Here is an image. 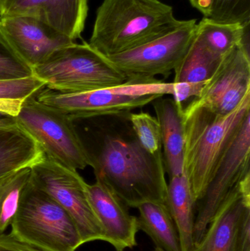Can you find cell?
<instances>
[{"label":"cell","instance_id":"ffe728a7","mask_svg":"<svg viewBox=\"0 0 250 251\" xmlns=\"http://www.w3.org/2000/svg\"><path fill=\"white\" fill-rule=\"evenodd\" d=\"M250 21L245 23L220 22L204 17L197 32L207 47L221 57L240 45L250 48Z\"/></svg>","mask_w":250,"mask_h":251},{"label":"cell","instance_id":"83f0119b","mask_svg":"<svg viewBox=\"0 0 250 251\" xmlns=\"http://www.w3.org/2000/svg\"><path fill=\"white\" fill-rule=\"evenodd\" d=\"M234 251H250V208L245 211L241 220Z\"/></svg>","mask_w":250,"mask_h":251},{"label":"cell","instance_id":"44dd1931","mask_svg":"<svg viewBox=\"0 0 250 251\" xmlns=\"http://www.w3.org/2000/svg\"><path fill=\"white\" fill-rule=\"evenodd\" d=\"M224 57L212 52L197 32L187 52L173 71L175 76L172 82L203 83L207 82L213 76Z\"/></svg>","mask_w":250,"mask_h":251},{"label":"cell","instance_id":"7c38bea8","mask_svg":"<svg viewBox=\"0 0 250 251\" xmlns=\"http://www.w3.org/2000/svg\"><path fill=\"white\" fill-rule=\"evenodd\" d=\"M0 26L16 57L31 72L54 51L74 42L30 16L0 17Z\"/></svg>","mask_w":250,"mask_h":251},{"label":"cell","instance_id":"cb8c5ba5","mask_svg":"<svg viewBox=\"0 0 250 251\" xmlns=\"http://www.w3.org/2000/svg\"><path fill=\"white\" fill-rule=\"evenodd\" d=\"M129 120L142 147L151 155L163 156L161 131L157 118L145 112H131Z\"/></svg>","mask_w":250,"mask_h":251},{"label":"cell","instance_id":"2e32d148","mask_svg":"<svg viewBox=\"0 0 250 251\" xmlns=\"http://www.w3.org/2000/svg\"><path fill=\"white\" fill-rule=\"evenodd\" d=\"M151 104L159 124L164 168L170 178L183 174V106L173 99L160 97Z\"/></svg>","mask_w":250,"mask_h":251},{"label":"cell","instance_id":"7a4b0ae2","mask_svg":"<svg viewBox=\"0 0 250 251\" xmlns=\"http://www.w3.org/2000/svg\"><path fill=\"white\" fill-rule=\"evenodd\" d=\"M250 94L230 113L220 115L189 102L183 106V174L196 203L202 199L222 159L246 118Z\"/></svg>","mask_w":250,"mask_h":251},{"label":"cell","instance_id":"8992f818","mask_svg":"<svg viewBox=\"0 0 250 251\" xmlns=\"http://www.w3.org/2000/svg\"><path fill=\"white\" fill-rule=\"evenodd\" d=\"M10 226L14 237L41 251H76L84 244L70 215L31 179Z\"/></svg>","mask_w":250,"mask_h":251},{"label":"cell","instance_id":"d6986e66","mask_svg":"<svg viewBox=\"0 0 250 251\" xmlns=\"http://www.w3.org/2000/svg\"><path fill=\"white\" fill-rule=\"evenodd\" d=\"M138 228L146 233L157 247L164 251H182L179 234L165 203L146 201L136 206Z\"/></svg>","mask_w":250,"mask_h":251},{"label":"cell","instance_id":"5bb4252c","mask_svg":"<svg viewBox=\"0 0 250 251\" xmlns=\"http://www.w3.org/2000/svg\"><path fill=\"white\" fill-rule=\"evenodd\" d=\"M86 192L104 232V241L117 251L136 246V234L139 231L137 218L129 213L123 201L98 180L92 184L87 183Z\"/></svg>","mask_w":250,"mask_h":251},{"label":"cell","instance_id":"52a82bcc","mask_svg":"<svg viewBox=\"0 0 250 251\" xmlns=\"http://www.w3.org/2000/svg\"><path fill=\"white\" fill-rule=\"evenodd\" d=\"M14 119L37 142L47 157L74 171L89 166L69 116L40 102L34 96L23 102Z\"/></svg>","mask_w":250,"mask_h":251},{"label":"cell","instance_id":"8fae6325","mask_svg":"<svg viewBox=\"0 0 250 251\" xmlns=\"http://www.w3.org/2000/svg\"><path fill=\"white\" fill-rule=\"evenodd\" d=\"M249 94L250 48L240 45L223 59L205 82L201 95L190 102L217 114L226 115L234 110Z\"/></svg>","mask_w":250,"mask_h":251},{"label":"cell","instance_id":"7402d4cb","mask_svg":"<svg viewBox=\"0 0 250 251\" xmlns=\"http://www.w3.org/2000/svg\"><path fill=\"white\" fill-rule=\"evenodd\" d=\"M45 88V82L33 75L0 79V113L15 119L23 102Z\"/></svg>","mask_w":250,"mask_h":251},{"label":"cell","instance_id":"4316f807","mask_svg":"<svg viewBox=\"0 0 250 251\" xmlns=\"http://www.w3.org/2000/svg\"><path fill=\"white\" fill-rule=\"evenodd\" d=\"M203 83H173V100L179 106H184V103L189 99L196 98L201 95L205 85Z\"/></svg>","mask_w":250,"mask_h":251},{"label":"cell","instance_id":"4fadbf2b","mask_svg":"<svg viewBox=\"0 0 250 251\" xmlns=\"http://www.w3.org/2000/svg\"><path fill=\"white\" fill-rule=\"evenodd\" d=\"M88 13V0H2L0 17L35 18L72 41L82 37Z\"/></svg>","mask_w":250,"mask_h":251},{"label":"cell","instance_id":"ba28073f","mask_svg":"<svg viewBox=\"0 0 250 251\" xmlns=\"http://www.w3.org/2000/svg\"><path fill=\"white\" fill-rule=\"evenodd\" d=\"M31 181L70 215L84 244L104 241V232L87 195V182L77 171L45 156L31 166Z\"/></svg>","mask_w":250,"mask_h":251},{"label":"cell","instance_id":"6da1fadb","mask_svg":"<svg viewBox=\"0 0 250 251\" xmlns=\"http://www.w3.org/2000/svg\"><path fill=\"white\" fill-rule=\"evenodd\" d=\"M131 112L70 117L93 170L126 206L165 203L167 182L163 156L148 153L129 120Z\"/></svg>","mask_w":250,"mask_h":251},{"label":"cell","instance_id":"e0dca14e","mask_svg":"<svg viewBox=\"0 0 250 251\" xmlns=\"http://www.w3.org/2000/svg\"><path fill=\"white\" fill-rule=\"evenodd\" d=\"M44 156L39 145L17 124L0 126V182Z\"/></svg>","mask_w":250,"mask_h":251},{"label":"cell","instance_id":"9a60e30c","mask_svg":"<svg viewBox=\"0 0 250 251\" xmlns=\"http://www.w3.org/2000/svg\"><path fill=\"white\" fill-rule=\"evenodd\" d=\"M250 208V174L227 195L192 251H234L242 216Z\"/></svg>","mask_w":250,"mask_h":251},{"label":"cell","instance_id":"9c48e42d","mask_svg":"<svg viewBox=\"0 0 250 251\" xmlns=\"http://www.w3.org/2000/svg\"><path fill=\"white\" fill-rule=\"evenodd\" d=\"M197 19L181 20L170 30L127 51L106 56L126 75L168 77L182 61L197 33Z\"/></svg>","mask_w":250,"mask_h":251},{"label":"cell","instance_id":"1f68e13d","mask_svg":"<svg viewBox=\"0 0 250 251\" xmlns=\"http://www.w3.org/2000/svg\"><path fill=\"white\" fill-rule=\"evenodd\" d=\"M154 251H163L162 249H159V248L156 247L155 250Z\"/></svg>","mask_w":250,"mask_h":251},{"label":"cell","instance_id":"3957f363","mask_svg":"<svg viewBox=\"0 0 250 251\" xmlns=\"http://www.w3.org/2000/svg\"><path fill=\"white\" fill-rule=\"evenodd\" d=\"M173 7L159 0H104L88 44L105 56L135 48L179 25Z\"/></svg>","mask_w":250,"mask_h":251},{"label":"cell","instance_id":"30bf717a","mask_svg":"<svg viewBox=\"0 0 250 251\" xmlns=\"http://www.w3.org/2000/svg\"><path fill=\"white\" fill-rule=\"evenodd\" d=\"M250 115L242 123L202 199L198 202L194 243H198L232 189L250 174Z\"/></svg>","mask_w":250,"mask_h":251},{"label":"cell","instance_id":"603a6c76","mask_svg":"<svg viewBox=\"0 0 250 251\" xmlns=\"http://www.w3.org/2000/svg\"><path fill=\"white\" fill-rule=\"evenodd\" d=\"M31 179V167L22 168L0 182V235L14 219L23 190Z\"/></svg>","mask_w":250,"mask_h":251},{"label":"cell","instance_id":"f546056e","mask_svg":"<svg viewBox=\"0 0 250 251\" xmlns=\"http://www.w3.org/2000/svg\"><path fill=\"white\" fill-rule=\"evenodd\" d=\"M192 7L201 12L204 17H209L215 0H189Z\"/></svg>","mask_w":250,"mask_h":251},{"label":"cell","instance_id":"f1b7e54d","mask_svg":"<svg viewBox=\"0 0 250 251\" xmlns=\"http://www.w3.org/2000/svg\"><path fill=\"white\" fill-rule=\"evenodd\" d=\"M0 251H44L29 246L13 235L2 234L0 235Z\"/></svg>","mask_w":250,"mask_h":251},{"label":"cell","instance_id":"484cf974","mask_svg":"<svg viewBox=\"0 0 250 251\" xmlns=\"http://www.w3.org/2000/svg\"><path fill=\"white\" fill-rule=\"evenodd\" d=\"M32 75L16 57L0 26V79H18Z\"/></svg>","mask_w":250,"mask_h":251},{"label":"cell","instance_id":"277c9868","mask_svg":"<svg viewBox=\"0 0 250 251\" xmlns=\"http://www.w3.org/2000/svg\"><path fill=\"white\" fill-rule=\"evenodd\" d=\"M173 94V82L152 76H132L115 86L82 93H61L44 88L35 97L41 103L69 116L132 112Z\"/></svg>","mask_w":250,"mask_h":251},{"label":"cell","instance_id":"ac0fdd59","mask_svg":"<svg viewBox=\"0 0 250 251\" xmlns=\"http://www.w3.org/2000/svg\"><path fill=\"white\" fill-rule=\"evenodd\" d=\"M165 204L177 229L181 250L192 251L195 247L193 235L197 203L184 174L170 178Z\"/></svg>","mask_w":250,"mask_h":251},{"label":"cell","instance_id":"d4e9b609","mask_svg":"<svg viewBox=\"0 0 250 251\" xmlns=\"http://www.w3.org/2000/svg\"><path fill=\"white\" fill-rule=\"evenodd\" d=\"M210 19L220 22L250 21V0H215Z\"/></svg>","mask_w":250,"mask_h":251},{"label":"cell","instance_id":"5b68a950","mask_svg":"<svg viewBox=\"0 0 250 251\" xmlns=\"http://www.w3.org/2000/svg\"><path fill=\"white\" fill-rule=\"evenodd\" d=\"M45 88L82 93L115 86L127 79L105 55L88 43L73 42L59 49L32 70Z\"/></svg>","mask_w":250,"mask_h":251},{"label":"cell","instance_id":"4dcf8cb0","mask_svg":"<svg viewBox=\"0 0 250 251\" xmlns=\"http://www.w3.org/2000/svg\"><path fill=\"white\" fill-rule=\"evenodd\" d=\"M16 121L10 117L0 118V126H7L15 125Z\"/></svg>","mask_w":250,"mask_h":251},{"label":"cell","instance_id":"d6a6232c","mask_svg":"<svg viewBox=\"0 0 250 251\" xmlns=\"http://www.w3.org/2000/svg\"><path fill=\"white\" fill-rule=\"evenodd\" d=\"M2 1V0H0V1Z\"/></svg>","mask_w":250,"mask_h":251}]
</instances>
